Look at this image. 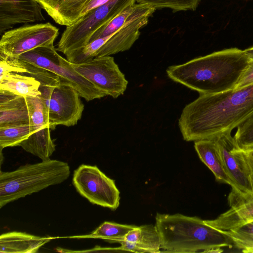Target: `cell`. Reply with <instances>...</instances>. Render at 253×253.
I'll list each match as a JSON object with an SVG mask.
<instances>
[{
  "mask_svg": "<svg viewBox=\"0 0 253 253\" xmlns=\"http://www.w3.org/2000/svg\"><path fill=\"white\" fill-rule=\"evenodd\" d=\"M229 210L205 222L218 230L227 231L253 221V193L245 197L228 195Z\"/></svg>",
  "mask_w": 253,
  "mask_h": 253,
  "instance_id": "cell-15",
  "label": "cell"
},
{
  "mask_svg": "<svg viewBox=\"0 0 253 253\" xmlns=\"http://www.w3.org/2000/svg\"><path fill=\"white\" fill-rule=\"evenodd\" d=\"M42 7L36 0H0V34L19 24L44 21Z\"/></svg>",
  "mask_w": 253,
  "mask_h": 253,
  "instance_id": "cell-14",
  "label": "cell"
},
{
  "mask_svg": "<svg viewBox=\"0 0 253 253\" xmlns=\"http://www.w3.org/2000/svg\"><path fill=\"white\" fill-rule=\"evenodd\" d=\"M253 84V60L246 69L234 89L241 88Z\"/></svg>",
  "mask_w": 253,
  "mask_h": 253,
  "instance_id": "cell-29",
  "label": "cell"
},
{
  "mask_svg": "<svg viewBox=\"0 0 253 253\" xmlns=\"http://www.w3.org/2000/svg\"><path fill=\"white\" fill-rule=\"evenodd\" d=\"M137 226L105 221L90 235L80 238H92L104 239L110 243H119L126 235Z\"/></svg>",
  "mask_w": 253,
  "mask_h": 253,
  "instance_id": "cell-22",
  "label": "cell"
},
{
  "mask_svg": "<svg viewBox=\"0 0 253 253\" xmlns=\"http://www.w3.org/2000/svg\"><path fill=\"white\" fill-rule=\"evenodd\" d=\"M31 132L30 124L0 127V150L7 147L19 146Z\"/></svg>",
  "mask_w": 253,
  "mask_h": 253,
  "instance_id": "cell-24",
  "label": "cell"
},
{
  "mask_svg": "<svg viewBox=\"0 0 253 253\" xmlns=\"http://www.w3.org/2000/svg\"><path fill=\"white\" fill-rule=\"evenodd\" d=\"M0 78L6 74L15 72L24 74L26 69L17 59L0 56Z\"/></svg>",
  "mask_w": 253,
  "mask_h": 253,
  "instance_id": "cell-28",
  "label": "cell"
},
{
  "mask_svg": "<svg viewBox=\"0 0 253 253\" xmlns=\"http://www.w3.org/2000/svg\"><path fill=\"white\" fill-rule=\"evenodd\" d=\"M233 138L242 151L253 149V115L237 127Z\"/></svg>",
  "mask_w": 253,
  "mask_h": 253,
  "instance_id": "cell-27",
  "label": "cell"
},
{
  "mask_svg": "<svg viewBox=\"0 0 253 253\" xmlns=\"http://www.w3.org/2000/svg\"><path fill=\"white\" fill-rule=\"evenodd\" d=\"M110 35L97 39L86 45L66 54L67 59L73 64H82L91 61L95 57L96 52L104 44Z\"/></svg>",
  "mask_w": 253,
  "mask_h": 253,
  "instance_id": "cell-25",
  "label": "cell"
},
{
  "mask_svg": "<svg viewBox=\"0 0 253 253\" xmlns=\"http://www.w3.org/2000/svg\"><path fill=\"white\" fill-rule=\"evenodd\" d=\"M155 218L161 252L221 253L223 248L233 246L222 231L207 224L199 217L158 213Z\"/></svg>",
  "mask_w": 253,
  "mask_h": 253,
  "instance_id": "cell-3",
  "label": "cell"
},
{
  "mask_svg": "<svg viewBox=\"0 0 253 253\" xmlns=\"http://www.w3.org/2000/svg\"><path fill=\"white\" fill-rule=\"evenodd\" d=\"M253 115V84L212 94H200L183 108L178 120L187 141L212 139L230 131Z\"/></svg>",
  "mask_w": 253,
  "mask_h": 253,
  "instance_id": "cell-1",
  "label": "cell"
},
{
  "mask_svg": "<svg viewBox=\"0 0 253 253\" xmlns=\"http://www.w3.org/2000/svg\"><path fill=\"white\" fill-rule=\"evenodd\" d=\"M124 252L160 253L161 241L156 225L137 226L130 230L119 242Z\"/></svg>",
  "mask_w": 253,
  "mask_h": 253,
  "instance_id": "cell-16",
  "label": "cell"
},
{
  "mask_svg": "<svg viewBox=\"0 0 253 253\" xmlns=\"http://www.w3.org/2000/svg\"><path fill=\"white\" fill-rule=\"evenodd\" d=\"M25 97L0 89V127L30 124Z\"/></svg>",
  "mask_w": 253,
  "mask_h": 253,
  "instance_id": "cell-17",
  "label": "cell"
},
{
  "mask_svg": "<svg viewBox=\"0 0 253 253\" xmlns=\"http://www.w3.org/2000/svg\"><path fill=\"white\" fill-rule=\"evenodd\" d=\"M194 147L200 159L212 171L215 180L233 188V184L225 169L214 139L196 141Z\"/></svg>",
  "mask_w": 253,
  "mask_h": 253,
  "instance_id": "cell-19",
  "label": "cell"
},
{
  "mask_svg": "<svg viewBox=\"0 0 253 253\" xmlns=\"http://www.w3.org/2000/svg\"><path fill=\"white\" fill-rule=\"evenodd\" d=\"M222 231L230 238L235 248L243 253H253V221Z\"/></svg>",
  "mask_w": 253,
  "mask_h": 253,
  "instance_id": "cell-23",
  "label": "cell"
},
{
  "mask_svg": "<svg viewBox=\"0 0 253 253\" xmlns=\"http://www.w3.org/2000/svg\"><path fill=\"white\" fill-rule=\"evenodd\" d=\"M109 0H91L82 12L80 18L88 12L106 3Z\"/></svg>",
  "mask_w": 253,
  "mask_h": 253,
  "instance_id": "cell-31",
  "label": "cell"
},
{
  "mask_svg": "<svg viewBox=\"0 0 253 253\" xmlns=\"http://www.w3.org/2000/svg\"><path fill=\"white\" fill-rule=\"evenodd\" d=\"M72 65L106 95L116 98L126 90L128 82L112 56L95 57L87 62Z\"/></svg>",
  "mask_w": 253,
  "mask_h": 253,
  "instance_id": "cell-10",
  "label": "cell"
},
{
  "mask_svg": "<svg viewBox=\"0 0 253 253\" xmlns=\"http://www.w3.org/2000/svg\"><path fill=\"white\" fill-rule=\"evenodd\" d=\"M202 0H136L137 3L150 5L156 9L169 8L174 11L195 10Z\"/></svg>",
  "mask_w": 253,
  "mask_h": 253,
  "instance_id": "cell-26",
  "label": "cell"
},
{
  "mask_svg": "<svg viewBox=\"0 0 253 253\" xmlns=\"http://www.w3.org/2000/svg\"><path fill=\"white\" fill-rule=\"evenodd\" d=\"M231 132L221 133L213 139L234 185L229 195L245 197L253 193V178L245 163L242 150L237 145Z\"/></svg>",
  "mask_w": 253,
  "mask_h": 253,
  "instance_id": "cell-11",
  "label": "cell"
},
{
  "mask_svg": "<svg viewBox=\"0 0 253 253\" xmlns=\"http://www.w3.org/2000/svg\"><path fill=\"white\" fill-rule=\"evenodd\" d=\"M40 83L31 76L11 72L0 78V89L25 97L41 95Z\"/></svg>",
  "mask_w": 253,
  "mask_h": 253,
  "instance_id": "cell-20",
  "label": "cell"
},
{
  "mask_svg": "<svg viewBox=\"0 0 253 253\" xmlns=\"http://www.w3.org/2000/svg\"><path fill=\"white\" fill-rule=\"evenodd\" d=\"M242 152L245 163L253 178V149Z\"/></svg>",
  "mask_w": 253,
  "mask_h": 253,
  "instance_id": "cell-30",
  "label": "cell"
},
{
  "mask_svg": "<svg viewBox=\"0 0 253 253\" xmlns=\"http://www.w3.org/2000/svg\"><path fill=\"white\" fill-rule=\"evenodd\" d=\"M72 181L77 191L92 204L114 211L119 206L120 192L115 181L96 166L80 165L74 170Z\"/></svg>",
  "mask_w": 253,
  "mask_h": 253,
  "instance_id": "cell-8",
  "label": "cell"
},
{
  "mask_svg": "<svg viewBox=\"0 0 253 253\" xmlns=\"http://www.w3.org/2000/svg\"><path fill=\"white\" fill-rule=\"evenodd\" d=\"M58 35L59 29L50 22L8 30L1 35L0 56L16 58L37 47L53 44Z\"/></svg>",
  "mask_w": 253,
  "mask_h": 253,
  "instance_id": "cell-9",
  "label": "cell"
},
{
  "mask_svg": "<svg viewBox=\"0 0 253 253\" xmlns=\"http://www.w3.org/2000/svg\"><path fill=\"white\" fill-rule=\"evenodd\" d=\"M145 5V4L136 3L128 6L95 31L88 43L97 39L108 36L118 30L138 14Z\"/></svg>",
  "mask_w": 253,
  "mask_h": 253,
  "instance_id": "cell-21",
  "label": "cell"
},
{
  "mask_svg": "<svg viewBox=\"0 0 253 253\" xmlns=\"http://www.w3.org/2000/svg\"><path fill=\"white\" fill-rule=\"evenodd\" d=\"M53 44L40 46L25 52L17 59L46 69L70 83L86 101L103 97L106 95L76 72L72 63L61 56Z\"/></svg>",
  "mask_w": 253,
  "mask_h": 253,
  "instance_id": "cell-7",
  "label": "cell"
},
{
  "mask_svg": "<svg viewBox=\"0 0 253 253\" xmlns=\"http://www.w3.org/2000/svg\"><path fill=\"white\" fill-rule=\"evenodd\" d=\"M253 60L246 49L234 47L169 66L166 72L172 81L200 94H216L234 89Z\"/></svg>",
  "mask_w": 253,
  "mask_h": 253,
  "instance_id": "cell-2",
  "label": "cell"
},
{
  "mask_svg": "<svg viewBox=\"0 0 253 253\" xmlns=\"http://www.w3.org/2000/svg\"><path fill=\"white\" fill-rule=\"evenodd\" d=\"M39 96L46 107L50 129L57 125H76L84 109L81 96L72 85L55 75L41 84Z\"/></svg>",
  "mask_w": 253,
  "mask_h": 253,
  "instance_id": "cell-5",
  "label": "cell"
},
{
  "mask_svg": "<svg viewBox=\"0 0 253 253\" xmlns=\"http://www.w3.org/2000/svg\"><path fill=\"white\" fill-rule=\"evenodd\" d=\"M25 98L29 112L31 132L19 146L42 161L48 160L55 150V145L50 135L47 109L39 96Z\"/></svg>",
  "mask_w": 253,
  "mask_h": 253,
  "instance_id": "cell-12",
  "label": "cell"
},
{
  "mask_svg": "<svg viewBox=\"0 0 253 253\" xmlns=\"http://www.w3.org/2000/svg\"><path fill=\"white\" fill-rule=\"evenodd\" d=\"M156 9L146 4L142 10L122 28L110 35L107 41L97 50L95 57L110 56L128 50L138 39L140 30L148 22Z\"/></svg>",
  "mask_w": 253,
  "mask_h": 253,
  "instance_id": "cell-13",
  "label": "cell"
},
{
  "mask_svg": "<svg viewBox=\"0 0 253 253\" xmlns=\"http://www.w3.org/2000/svg\"><path fill=\"white\" fill-rule=\"evenodd\" d=\"M65 162L49 159L26 164L12 171L0 173V208L20 198L60 184L69 177Z\"/></svg>",
  "mask_w": 253,
  "mask_h": 253,
  "instance_id": "cell-4",
  "label": "cell"
},
{
  "mask_svg": "<svg viewBox=\"0 0 253 253\" xmlns=\"http://www.w3.org/2000/svg\"><path fill=\"white\" fill-rule=\"evenodd\" d=\"M136 0H110L86 13L72 25L67 26L56 50L66 55L88 43L92 35Z\"/></svg>",
  "mask_w": 253,
  "mask_h": 253,
  "instance_id": "cell-6",
  "label": "cell"
},
{
  "mask_svg": "<svg viewBox=\"0 0 253 253\" xmlns=\"http://www.w3.org/2000/svg\"><path fill=\"white\" fill-rule=\"evenodd\" d=\"M249 54L253 58V46L246 49Z\"/></svg>",
  "mask_w": 253,
  "mask_h": 253,
  "instance_id": "cell-32",
  "label": "cell"
},
{
  "mask_svg": "<svg viewBox=\"0 0 253 253\" xmlns=\"http://www.w3.org/2000/svg\"><path fill=\"white\" fill-rule=\"evenodd\" d=\"M50 239L22 232L5 233L0 236V253H36Z\"/></svg>",
  "mask_w": 253,
  "mask_h": 253,
  "instance_id": "cell-18",
  "label": "cell"
}]
</instances>
